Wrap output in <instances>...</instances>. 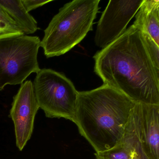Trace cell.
Returning <instances> with one entry per match:
<instances>
[{
  "mask_svg": "<svg viewBox=\"0 0 159 159\" xmlns=\"http://www.w3.org/2000/svg\"><path fill=\"white\" fill-rule=\"evenodd\" d=\"M41 41L23 34L0 36V92L6 85L22 84L40 70L38 60Z\"/></svg>",
  "mask_w": 159,
  "mask_h": 159,
  "instance_id": "277c9868",
  "label": "cell"
},
{
  "mask_svg": "<svg viewBox=\"0 0 159 159\" xmlns=\"http://www.w3.org/2000/svg\"><path fill=\"white\" fill-rule=\"evenodd\" d=\"M94 71L104 82L136 103L159 105V70L141 31L132 25L94 56Z\"/></svg>",
  "mask_w": 159,
  "mask_h": 159,
  "instance_id": "6da1fadb",
  "label": "cell"
},
{
  "mask_svg": "<svg viewBox=\"0 0 159 159\" xmlns=\"http://www.w3.org/2000/svg\"><path fill=\"white\" fill-rule=\"evenodd\" d=\"M95 155L97 159H149L139 137L133 109L121 140L112 148Z\"/></svg>",
  "mask_w": 159,
  "mask_h": 159,
  "instance_id": "9c48e42d",
  "label": "cell"
},
{
  "mask_svg": "<svg viewBox=\"0 0 159 159\" xmlns=\"http://www.w3.org/2000/svg\"><path fill=\"white\" fill-rule=\"evenodd\" d=\"M135 103L104 84L79 92L73 122L96 152H102L121 140Z\"/></svg>",
  "mask_w": 159,
  "mask_h": 159,
  "instance_id": "7a4b0ae2",
  "label": "cell"
},
{
  "mask_svg": "<svg viewBox=\"0 0 159 159\" xmlns=\"http://www.w3.org/2000/svg\"><path fill=\"white\" fill-rule=\"evenodd\" d=\"M52 1V0H22L24 7L28 12Z\"/></svg>",
  "mask_w": 159,
  "mask_h": 159,
  "instance_id": "5bb4252c",
  "label": "cell"
},
{
  "mask_svg": "<svg viewBox=\"0 0 159 159\" xmlns=\"http://www.w3.org/2000/svg\"><path fill=\"white\" fill-rule=\"evenodd\" d=\"M100 0H74L59 9L40 42L47 58L64 55L79 44L93 30Z\"/></svg>",
  "mask_w": 159,
  "mask_h": 159,
  "instance_id": "3957f363",
  "label": "cell"
},
{
  "mask_svg": "<svg viewBox=\"0 0 159 159\" xmlns=\"http://www.w3.org/2000/svg\"><path fill=\"white\" fill-rule=\"evenodd\" d=\"M39 108L33 83L30 80L23 83L14 97L10 111L14 124L16 147L20 151L31 138L35 117Z\"/></svg>",
  "mask_w": 159,
  "mask_h": 159,
  "instance_id": "52a82bcc",
  "label": "cell"
},
{
  "mask_svg": "<svg viewBox=\"0 0 159 159\" xmlns=\"http://www.w3.org/2000/svg\"><path fill=\"white\" fill-rule=\"evenodd\" d=\"M23 34L16 23L0 8V36Z\"/></svg>",
  "mask_w": 159,
  "mask_h": 159,
  "instance_id": "7c38bea8",
  "label": "cell"
},
{
  "mask_svg": "<svg viewBox=\"0 0 159 159\" xmlns=\"http://www.w3.org/2000/svg\"><path fill=\"white\" fill-rule=\"evenodd\" d=\"M135 16L133 25L148 34L159 45V0H144Z\"/></svg>",
  "mask_w": 159,
  "mask_h": 159,
  "instance_id": "30bf717a",
  "label": "cell"
},
{
  "mask_svg": "<svg viewBox=\"0 0 159 159\" xmlns=\"http://www.w3.org/2000/svg\"><path fill=\"white\" fill-rule=\"evenodd\" d=\"M33 84L40 108L49 118L74 122L79 92L64 74L51 69L37 73Z\"/></svg>",
  "mask_w": 159,
  "mask_h": 159,
  "instance_id": "5b68a950",
  "label": "cell"
},
{
  "mask_svg": "<svg viewBox=\"0 0 159 159\" xmlns=\"http://www.w3.org/2000/svg\"><path fill=\"white\" fill-rule=\"evenodd\" d=\"M133 112L142 148L149 159H159V105L135 103Z\"/></svg>",
  "mask_w": 159,
  "mask_h": 159,
  "instance_id": "ba28073f",
  "label": "cell"
},
{
  "mask_svg": "<svg viewBox=\"0 0 159 159\" xmlns=\"http://www.w3.org/2000/svg\"><path fill=\"white\" fill-rule=\"evenodd\" d=\"M143 1H110L98 24L96 45L103 49L122 34Z\"/></svg>",
  "mask_w": 159,
  "mask_h": 159,
  "instance_id": "8992f818",
  "label": "cell"
},
{
  "mask_svg": "<svg viewBox=\"0 0 159 159\" xmlns=\"http://www.w3.org/2000/svg\"><path fill=\"white\" fill-rule=\"evenodd\" d=\"M141 33L152 61L155 68L159 70V45L156 44L148 34L142 31Z\"/></svg>",
  "mask_w": 159,
  "mask_h": 159,
  "instance_id": "4fadbf2b",
  "label": "cell"
},
{
  "mask_svg": "<svg viewBox=\"0 0 159 159\" xmlns=\"http://www.w3.org/2000/svg\"><path fill=\"white\" fill-rule=\"evenodd\" d=\"M0 8L16 23L24 35L33 34L39 29L37 21L27 11L22 0H0Z\"/></svg>",
  "mask_w": 159,
  "mask_h": 159,
  "instance_id": "8fae6325",
  "label": "cell"
}]
</instances>
